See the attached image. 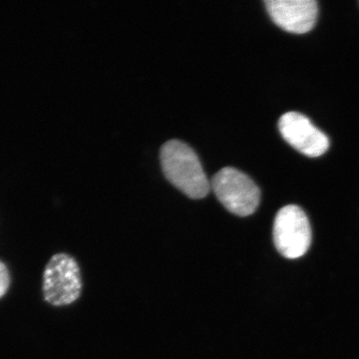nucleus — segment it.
<instances>
[{
  "mask_svg": "<svg viewBox=\"0 0 359 359\" xmlns=\"http://www.w3.org/2000/svg\"><path fill=\"white\" fill-rule=\"evenodd\" d=\"M161 164L172 185L191 199H202L211 190L199 157L188 144L168 141L161 149Z\"/></svg>",
  "mask_w": 359,
  "mask_h": 359,
  "instance_id": "f257e3e1",
  "label": "nucleus"
},
{
  "mask_svg": "<svg viewBox=\"0 0 359 359\" xmlns=\"http://www.w3.org/2000/svg\"><path fill=\"white\" fill-rule=\"evenodd\" d=\"M211 189L229 212L240 217L250 216L261 202V191L248 175L226 167L212 177Z\"/></svg>",
  "mask_w": 359,
  "mask_h": 359,
  "instance_id": "f03ea898",
  "label": "nucleus"
},
{
  "mask_svg": "<svg viewBox=\"0 0 359 359\" xmlns=\"http://www.w3.org/2000/svg\"><path fill=\"white\" fill-rule=\"evenodd\" d=\"M273 243L278 252L287 259L306 255L311 244V229L308 216L299 205H289L276 214L273 223Z\"/></svg>",
  "mask_w": 359,
  "mask_h": 359,
  "instance_id": "7ed1b4c3",
  "label": "nucleus"
},
{
  "mask_svg": "<svg viewBox=\"0 0 359 359\" xmlns=\"http://www.w3.org/2000/svg\"><path fill=\"white\" fill-rule=\"evenodd\" d=\"M81 290V275L76 261L66 254L52 257L44 271L45 301L54 306H68L79 299Z\"/></svg>",
  "mask_w": 359,
  "mask_h": 359,
  "instance_id": "20e7f679",
  "label": "nucleus"
},
{
  "mask_svg": "<svg viewBox=\"0 0 359 359\" xmlns=\"http://www.w3.org/2000/svg\"><path fill=\"white\" fill-rule=\"evenodd\" d=\"M278 129L283 138L302 154L318 158L330 148L327 135L311 122L306 116L297 112H287L280 117Z\"/></svg>",
  "mask_w": 359,
  "mask_h": 359,
  "instance_id": "39448f33",
  "label": "nucleus"
},
{
  "mask_svg": "<svg viewBox=\"0 0 359 359\" xmlns=\"http://www.w3.org/2000/svg\"><path fill=\"white\" fill-rule=\"evenodd\" d=\"M264 4L273 22L287 32H311L318 20V6L314 0H266Z\"/></svg>",
  "mask_w": 359,
  "mask_h": 359,
  "instance_id": "423d86ee",
  "label": "nucleus"
},
{
  "mask_svg": "<svg viewBox=\"0 0 359 359\" xmlns=\"http://www.w3.org/2000/svg\"><path fill=\"white\" fill-rule=\"evenodd\" d=\"M11 285V276L6 264L0 262V299L6 294Z\"/></svg>",
  "mask_w": 359,
  "mask_h": 359,
  "instance_id": "0eeeda50",
  "label": "nucleus"
}]
</instances>
